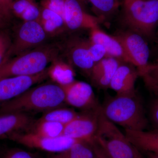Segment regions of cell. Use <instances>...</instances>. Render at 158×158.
Masks as SVG:
<instances>
[{
    "label": "cell",
    "mask_w": 158,
    "mask_h": 158,
    "mask_svg": "<svg viewBox=\"0 0 158 158\" xmlns=\"http://www.w3.org/2000/svg\"><path fill=\"white\" fill-rule=\"evenodd\" d=\"M8 139L26 147L53 153L62 152L81 141L65 135L50 138L27 131L15 133Z\"/></svg>",
    "instance_id": "52a82bcc"
},
{
    "label": "cell",
    "mask_w": 158,
    "mask_h": 158,
    "mask_svg": "<svg viewBox=\"0 0 158 158\" xmlns=\"http://www.w3.org/2000/svg\"><path fill=\"white\" fill-rule=\"evenodd\" d=\"M61 54L59 43L44 44L11 58L0 66V80L9 77L37 74Z\"/></svg>",
    "instance_id": "3957f363"
},
{
    "label": "cell",
    "mask_w": 158,
    "mask_h": 158,
    "mask_svg": "<svg viewBox=\"0 0 158 158\" xmlns=\"http://www.w3.org/2000/svg\"><path fill=\"white\" fill-rule=\"evenodd\" d=\"M88 48L90 56L94 63L108 57L106 49L103 46L88 40Z\"/></svg>",
    "instance_id": "484cf974"
},
{
    "label": "cell",
    "mask_w": 158,
    "mask_h": 158,
    "mask_svg": "<svg viewBox=\"0 0 158 158\" xmlns=\"http://www.w3.org/2000/svg\"><path fill=\"white\" fill-rule=\"evenodd\" d=\"M100 105L94 110L84 111L65 125L63 135L79 141L90 143L96 136L98 127Z\"/></svg>",
    "instance_id": "9c48e42d"
},
{
    "label": "cell",
    "mask_w": 158,
    "mask_h": 158,
    "mask_svg": "<svg viewBox=\"0 0 158 158\" xmlns=\"http://www.w3.org/2000/svg\"><path fill=\"white\" fill-rule=\"evenodd\" d=\"M94 152L90 143L79 141L70 148L54 153L49 158H94Z\"/></svg>",
    "instance_id": "7402d4cb"
},
{
    "label": "cell",
    "mask_w": 158,
    "mask_h": 158,
    "mask_svg": "<svg viewBox=\"0 0 158 158\" xmlns=\"http://www.w3.org/2000/svg\"><path fill=\"white\" fill-rule=\"evenodd\" d=\"M8 23V22L6 21V19L3 16L2 13L0 9V28H4L6 27Z\"/></svg>",
    "instance_id": "e575fe53"
},
{
    "label": "cell",
    "mask_w": 158,
    "mask_h": 158,
    "mask_svg": "<svg viewBox=\"0 0 158 158\" xmlns=\"http://www.w3.org/2000/svg\"><path fill=\"white\" fill-rule=\"evenodd\" d=\"M141 77L143 78L147 89L156 99H158V79L151 76L148 73H144Z\"/></svg>",
    "instance_id": "83f0119b"
},
{
    "label": "cell",
    "mask_w": 158,
    "mask_h": 158,
    "mask_svg": "<svg viewBox=\"0 0 158 158\" xmlns=\"http://www.w3.org/2000/svg\"><path fill=\"white\" fill-rule=\"evenodd\" d=\"M95 139L110 158H144L142 152L127 139L117 126L106 118L100 107L98 127Z\"/></svg>",
    "instance_id": "5b68a950"
},
{
    "label": "cell",
    "mask_w": 158,
    "mask_h": 158,
    "mask_svg": "<svg viewBox=\"0 0 158 158\" xmlns=\"http://www.w3.org/2000/svg\"><path fill=\"white\" fill-rule=\"evenodd\" d=\"M34 121L26 113L0 114V139L8 138L15 133L27 131Z\"/></svg>",
    "instance_id": "9a60e30c"
},
{
    "label": "cell",
    "mask_w": 158,
    "mask_h": 158,
    "mask_svg": "<svg viewBox=\"0 0 158 158\" xmlns=\"http://www.w3.org/2000/svg\"><path fill=\"white\" fill-rule=\"evenodd\" d=\"M38 21L48 38L59 37L67 30L64 20L61 15L41 6Z\"/></svg>",
    "instance_id": "ffe728a7"
},
{
    "label": "cell",
    "mask_w": 158,
    "mask_h": 158,
    "mask_svg": "<svg viewBox=\"0 0 158 158\" xmlns=\"http://www.w3.org/2000/svg\"><path fill=\"white\" fill-rule=\"evenodd\" d=\"M65 103L63 88L56 83H45L31 88L13 99L2 103L0 114L45 112L62 106Z\"/></svg>",
    "instance_id": "6da1fadb"
},
{
    "label": "cell",
    "mask_w": 158,
    "mask_h": 158,
    "mask_svg": "<svg viewBox=\"0 0 158 158\" xmlns=\"http://www.w3.org/2000/svg\"><path fill=\"white\" fill-rule=\"evenodd\" d=\"M149 121L154 130L158 131V99H155L149 109Z\"/></svg>",
    "instance_id": "f546056e"
},
{
    "label": "cell",
    "mask_w": 158,
    "mask_h": 158,
    "mask_svg": "<svg viewBox=\"0 0 158 158\" xmlns=\"http://www.w3.org/2000/svg\"><path fill=\"white\" fill-rule=\"evenodd\" d=\"M121 61L107 57L95 63L90 77L92 82L100 88H109L110 82Z\"/></svg>",
    "instance_id": "e0dca14e"
},
{
    "label": "cell",
    "mask_w": 158,
    "mask_h": 158,
    "mask_svg": "<svg viewBox=\"0 0 158 158\" xmlns=\"http://www.w3.org/2000/svg\"><path fill=\"white\" fill-rule=\"evenodd\" d=\"M101 108L106 118L125 130L144 131L149 127L143 102L136 92L116 94L108 98Z\"/></svg>",
    "instance_id": "7a4b0ae2"
},
{
    "label": "cell",
    "mask_w": 158,
    "mask_h": 158,
    "mask_svg": "<svg viewBox=\"0 0 158 158\" xmlns=\"http://www.w3.org/2000/svg\"><path fill=\"white\" fill-rule=\"evenodd\" d=\"M65 126L59 123L39 119L34 121L26 131L44 137L56 138L63 135Z\"/></svg>",
    "instance_id": "44dd1931"
},
{
    "label": "cell",
    "mask_w": 158,
    "mask_h": 158,
    "mask_svg": "<svg viewBox=\"0 0 158 158\" xmlns=\"http://www.w3.org/2000/svg\"><path fill=\"white\" fill-rule=\"evenodd\" d=\"M157 68H158V60H157V61L155 62V63H153V64H149V65H148V67L147 69V70H146V72L148 70V69H151Z\"/></svg>",
    "instance_id": "d590c367"
},
{
    "label": "cell",
    "mask_w": 158,
    "mask_h": 158,
    "mask_svg": "<svg viewBox=\"0 0 158 158\" xmlns=\"http://www.w3.org/2000/svg\"><path fill=\"white\" fill-rule=\"evenodd\" d=\"M11 37L9 31L4 30L3 28L0 29V47L6 40Z\"/></svg>",
    "instance_id": "d6a6232c"
},
{
    "label": "cell",
    "mask_w": 158,
    "mask_h": 158,
    "mask_svg": "<svg viewBox=\"0 0 158 158\" xmlns=\"http://www.w3.org/2000/svg\"><path fill=\"white\" fill-rule=\"evenodd\" d=\"M13 2L14 0H0V9L8 23L13 17L11 11Z\"/></svg>",
    "instance_id": "4dcf8cb0"
},
{
    "label": "cell",
    "mask_w": 158,
    "mask_h": 158,
    "mask_svg": "<svg viewBox=\"0 0 158 158\" xmlns=\"http://www.w3.org/2000/svg\"><path fill=\"white\" fill-rule=\"evenodd\" d=\"M127 139L141 152L158 154V131H124Z\"/></svg>",
    "instance_id": "ac0fdd59"
},
{
    "label": "cell",
    "mask_w": 158,
    "mask_h": 158,
    "mask_svg": "<svg viewBox=\"0 0 158 158\" xmlns=\"http://www.w3.org/2000/svg\"><path fill=\"white\" fill-rule=\"evenodd\" d=\"M121 43L130 63L137 68L139 75L145 73L149 63V47L144 37L135 32H127L115 36Z\"/></svg>",
    "instance_id": "ba28073f"
},
{
    "label": "cell",
    "mask_w": 158,
    "mask_h": 158,
    "mask_svg": "<svg viewBox=\"0 0 158 158\" xmlns=\"http://www.w3.org/2000/svg\"><path fill=\"white\" fill-rule=\"evenodd\" d=\"M145 73L149 74L151 76L158 79V68L148 69Z\"/></svg>",
    "instance_id": "836d02e7"
},
{
    "label": "cell",
    "mask_w": 158,
    "mask_h": 158,
    "mask_svg": "<svg viewBox=\"0 0 158 158\" xmlns=\"http://www.w3.org/2000/svg\"><path fill=\"white\" fill-rule=\"evenodd\" d=\"M48 38L39 21H22L12 37L11 47L5 63L11 58L46 43Z\"/></svg>",
    "instance_id": "8992f818"
},
{
    "label": "cell",
    "mask_w": 158,
    "mask_h": 158,
    "mask_svg": "<svg viewBox=\"0 0 158 158\" xmlns=\"http://www.w3.org/2000/svg\"><path fill=\"white\" fill-rule=\"evenodd\" d=\"M90 144L94 152V158H110L104 148L95 138Z\"/></svg>",
    "instance_id": "1f68e13d"
},
{
    "label": "cell",
    "mask_w": 158,
    "mask_h": 158,
    "mask_svg": "<svg viewBox=\"0 0 158 158\" xmlns=\"http://www.w3.org/2000/svg\"><path fill=\"white\" fill-rule=\"evenodd\" d=\"M82 4H89L102 17L113 13L118 6V0H79Z\"/></svg>",
    "instance_id": "cb8c5ba5"
},
{
    "label": "cell",
    "mask_w": 158,
    "mask_h": 158,
    "mask_svg": "<svg viewBox=\"0 0 158 158\" xmlns=\"http://www.w3.org/2000/svg\"><path fill=\"white\" fill-rule=\"evenodd\" d=\"M48 77V67L40 73L34 75L21 76L0 80V102L13 99L24 93L35 84Z\"/></svg>",
    "instance_id": "30bf717a"
},
{
    "label": "cell",
    "mask_w": 158,
    "mask_h": 158,
    "mask_svg": "<svg viewBox=\"0 0 158 158\" xmlns=\"http://www.w3.org/2000/svg\"><path fill=\"white\" fill-rule=\"evenodd\" d=\"M3 158H36L33 154L24 150L13 148L7 151Z\"/></svg>",
    "instance_id": "f1b7e54d"
},
{
    "label": "cell",
    "mask_w": 158,
    "mask_h": 158,
    "mask_svg": "<svg viewBox=\"0 0 158 158\" xmlns=\"http://www.w3.org/2000/svg\"><path fill=\"white\" fill-rule=\"evenodd\" d=\"M48 73L50 78L61 86L70 84L75 81L76 73L72 65L65 61L62 55L56 58L48 67Z\"/></svg>",
    "instance_id": "d6986e66"
},
{
    "label": "cell",
    "mask_w": 158,
    "mask_h": 158,
    "mask_svg": "<svg viewBox=\"0 0 158 158\" xmlns=\"http://www.w3.org/2000/svg\"><path fill=\"white\" fill-rule=\"evenodd\" d=\"M140 77L135 66L130 63H120L113 75L109 88L116 94H130L136 92L135 85Z\"/></svg>",
    "instance_id": "5bb4252c"
},
{
    "label": "cell",
    "mask_w": 158,
    "mask_h": 158,
    "mask_svg": "<svg viewBox=\"0 0 158 158\" xmlns=\"http://www.w3.org/2000/svg\"><path fill=\"white\" fill-rule=\"evenodd\" d=\"M156 35L158 36V28H157V31L156 32Z\"/></svg>",
    "instance_id": "74e56055"
},
{
    "label": "cell",
    "mask_w": 158,
    "mask_h": 158,
    "mask_svg": "<svg viewBox=\"0 0 158 158\" xmlns=\"http://www.w3.org/2000/svg\"><path fill=\"white\" fill-rule=\"evenodd\" d=\"M145 153H146L147 158H158V154L150 152Z\"/></svg>",
    "instance_id": "8d00e7d4"
},
{
    "label": "cell",
    "mask_w": 158,
    "mask_h": 158,
    "mask_svg": "<svg viewBox=\"0 0 158 158\" xmlns=\"http://www.w3.org/2000/svg\"><path fill=\"white\" fill-rule=\"evenodd\" d=\"M79 113L73 109L60 107L44 113L39 119L59 123L66 125L74 119Z\"/></svg>",
    "instance_id": "603a6c76"
},
{
    "label": "cell",
    "mask_w": 158,
    "mask_h": 158,
    "mask_svg": "<svg viewBox=\"0 0 158 158\" xmlns=\"http://www.w3.org/2000/svg\"><path fill=\"white\" fill-rule=\"evenodd\" d=\"M123 21L132 32L152 38L158 26V0H123Z\"/></svg>",
    "instance_id": "277c9868"
},
{
    "label": "cell",
    "mask_w": 158,
    "mask_h": 158,
    "mask_svg": "<svg viewBox=\"0 0 158 158\" xmlns=\"http://www.w3.org/2000/svg\"><path fill=\"white\" fill-rule=\"evenodd\" d=\"M90 31L89 40L91 42L103 46L106 49L108 57H113L121 62L130 63L129 59L121 43L115 36L108 35L99 28L98 27Z\"/></svg>",
    "instance_id": "2e32d148"
},
{
    "label": "cell",
    "mask_w": 158,
    "mask_h": 158,
    "mask_svg": "<svg viewBox=\"0 0 158 158\" xmlns=\"http://www.w3.org/2000/svg\"><path fill=\"white\" fill-rule=\"evenodd\" d=\"M0 29H1V28H0Z\"/></svg>",
    "instance_id": "f35d334b"
},
{
    "label": "cell",
    "mask_w": 158,
    "mask_h": 158,
    "mask_svg": "<svg viewBox=\"0 0 158 158\" xmlns=\"http://www.w3.org/2000/svg\"><path fill=\"white\" fill-rule=\"evenodd\" d=\"M59 45L61 49H65L64 52L68 57L69 62L90 77L95 63L89 52L88 40L72 38L63 44L64 47Z\"/></svg>",
    "instance_id": "4fadbf2b"
},
{
    "label": "cell",
    "mask_w": 158,
    "mask_h": 158,
    "mask_svg": "<svg viewBox=\"0 0 158 158\" xmlns=\"http://www.w3.org/2000/svg\"><path fill=\"white\" fill-rule=\"evenodd\" d=\"M36 2V0H14L11 7L12 15L19 19L23 12Z\"/></svg>",
    "instance_id": "4316f807"
},
{
    "label": "cell",
    "mask_w": 158,
    "mask_h": 158,
    "mask_svg": "<svg viewBox=\"0 0 158 158\" xmlns=\"http://www.w3.org/2000/svg\"><path fill=\"white\" fill-rule=\"evenodd\" d=\"M61 87L65 93V103L69 106L84 111L94 110L100 106L93 88L88 83L75 80Z\"/></svg>",
    "instance_id": "8fae6325"
},
{
    "label": "cell",
    "mask_w": 158,
    "mask_h": 158,
    "mask_svg": "<svg viewBox=\"0 0 158 158\" xmlns=\"http://www.w3.org/2000/svg\"><path fill=\"white\" fill-rule=\"evenodd\" d=\"M64 18L67 30L75 31L98 27V18L88 14L79 0H64Z\"/></svg>",
    "instance_id": "7c38bea8"
},
{
    "label": "cell",
    "mask_w": 158,
    "mask_h": 158,
    "mask_svg": "<svg viewBox=\"0 0 158 158\" xmlns=\"http://www.w3.org/2000/svg\"><path fill=\"white\" fill-rule=\"evenodd\" d=\"M39 5L41 7L56 12L63 18L65 8L64 0H40Z\"/></svg>",
    "instance_id": "d4e9b609"
}]
</instances>
